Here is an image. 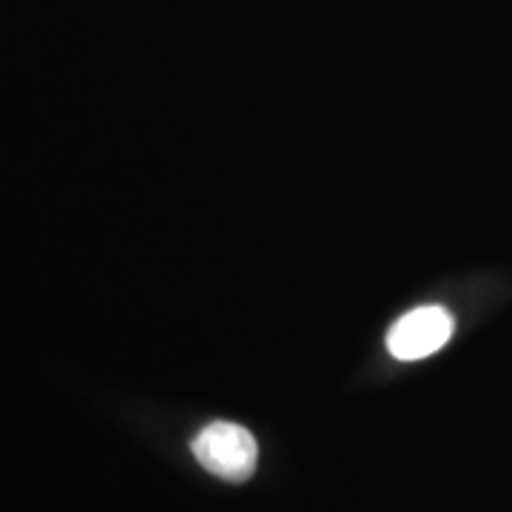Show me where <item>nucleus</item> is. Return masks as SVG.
<instances>
[{"instance_id": "1", "label": "nucleus", "mask_w": 512, "mask_h": 512, "mask_svg": "<svg viewBox=\"0 0 512 512\" xmlns=\"http://www.w3.org/2000/svg\"><path fill=\"white\" fill-rule=\"evenodd\" d=\"M191 450L211 476L231 484H242L254 476L259 458L254 433L234 421H214L202 427L197 439L191 441Z\"/></svg>"}, {"instance_id": "2", "label": "nucleus", "mask_w": 512, "mask_h": 512, "mask_svg": "<svg viewBox=\"0 0 512 512\" xmlns=\"http://www.w3.org/2000/svg\"><path fill=\"white\" fill-rule=\"evenodd\" d=\"M456 330V319L444 305H421L396 319L387 330V350L402 362H416L439 353Z\"/></svg>"}]
</instances>
